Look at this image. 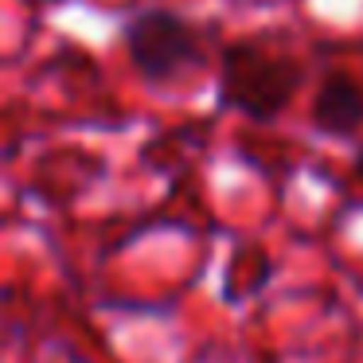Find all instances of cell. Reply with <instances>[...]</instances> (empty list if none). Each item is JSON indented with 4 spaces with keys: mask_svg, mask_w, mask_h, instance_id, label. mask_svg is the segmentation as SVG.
I'll use <instances>...</instances> for the list:
<instances>
[{
    "mask_svg": "<svg viewBox=\"0 0 363 363\" xmlns=\"http://www.w3.org/2000/svg\"><path fill=\"white\" fill-rule=\"evenodd\" d=\"M313 125L332 137H352L363 129V82L347 71H332L313 98Z\"/></svg>",
    "mask_w": 363,
    "mask_h": 363,
    "instance_id": "obj_3",
    "label": "cell"
},
{
    "mask_svg": "<svg viewBox=\"0 0 363 363\" xmlns=\"http://www.w3.org/2000/svg\"><path fill=\"white\" fill-rule=\"evenodd\" d=\"M301 82H305V67L289 55H277L254 40L223 48L219 102L250 121H262V125L277 121L297 98Z\"/></svg>",
    "mask_w": 363,
    "mask_h": 363,
    "instance_id": "obj_1",
    "label": "cell"
},
{
    "mask_svg": "<svg viewBox=\"0 0 363 363\" xmlns=\"http://www.w3.org/2000/svg\"><path fill=\"white\" fill-rule=\"evenodd\" d=\"M355 172L363 176V149H359V157H355Z\"/></svg>",
    "mask_w": 363,
    "mask_h": 363,
    "instance_id": "obj_4",
    "label": "cell"
},
{
    "mask_svg": "<svg viewBox=\"0 0 363 363\" xmlns=\"http://www.w3.org/2000/svg\"><path fill=\"white\" fill-rule=\"evenodd\" d=\"M125 51L145 82L168 86L203 63V35L172 9H141L125 24Z\"/></svg>",
    "mask_w": 363,
    "mask_h": 363,
    "instance_id": "obj_2",
    "label": "cell"
}]
</instances>
